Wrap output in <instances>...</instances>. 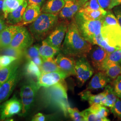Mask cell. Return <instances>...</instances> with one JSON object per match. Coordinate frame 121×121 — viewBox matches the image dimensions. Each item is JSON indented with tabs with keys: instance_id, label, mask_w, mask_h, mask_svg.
<instances>
[{
	"instance_id": "37",
	"label": "cell",
	"mask_w": 121,
	"mask_h": 121,
	"mask_svg": "<svg viewBox=\"0 0 121 121\" xmlns=\"http://www.w3.org/2000/svg\"><path fill=\"white\" fill-rule=\"evenodd\" d=\"M112 88L117 96L121 99V75H119L112 82Z\"/></svg>"
},
{
	"instance_id": "38",
	"label": "cell",
	"mask_w": 121,
	"mask_h": 121,
	"mask_svg": "<svg viewBox=\"0 0 121 121\" xmlns=\"http://www.w3.org/2000/svg\"><path fill=\"white\" fill-rule=\"evenodd\" d=\"M17 59L15 57L6 55L0 56V65L1 67H4L10 65Z\"/></svg>"
},
{
	"instance_id": "13",
	"label": "cell",
	"mask_w": 121,
	"mask_h": 121,
	"mask_svg": "<svg viewBox=\"0 0 121 121\" xmlns=\"http://www.w3.org/2000/svg\"><path fill=\"white\" fill-rule=\"evenodd\" d=\"M108 53L103 48L99 46L92 47L87 56L93 67L96 71H102L105 60Z\"/></svg>"
},
{
	"instance_id": "30",
	"label": "cell",
	"mask_w": 121,
	"mask_h": 121,
	"mask_svg": "<svg viewBox=\"0 0 121 121\" xmlns=\"http://www.w3.org/2000/svg\"><path fill=\"white\" fill-rule=\"evenodd\" d=\"M24 51L8 46L0 49L1 53L3 55H6L15 57L18 59L21 58L24 55Z\"/></svg>"
},
{
	"instance_id": "9",
	"label": "cell",
	"mask_w": 121,
	"mask_h": 121,
	"mask_svg": "<svg viewBox=\"0 0 121 121\" xmlns=\"http://www.w3.org/2000/svg\"><path fill=\"white\" fill-rule=\"evenodd\" d=\"M75 69V75L82 84L88 80L94 72L86 57H78L76 60Z\"/></svg>"
},
{
	"instance_id": "29",
	"label": "cell",
	"mask_w": 121,
	"mask_h": 121,
	"mask_svg": "<svg viewBox=\"0 0 121 121\" xmlns=\"http://www.w3.org/2000/svg\"><path fill=\"white\" fill-rule=\"evenodd\" d=\"M88 108L91 112L95 113L99 117L109 121L107 118L109 113V110L105 106L99 104H94Z\"/></svg>"
},
{
	"instance_id": "14",
	"label": "cell",
	"mask_w": 121,
	"mask_h": 121,
	"mask_svg": "<svg viewBox=\"0 0 121 121\" xmlns=\"http://www.w3.org/2000/svg\"><path fill=\"white\" fill-rule=\"evenodd\" d=\"M19 78L17 70L5 82L0 86V104L8 99Z\"/></svg>"
},
{
	"instance_id": "42",
	"label": "cell",
	"mask_w": 121,
	"mask_h": 121,
	"mask_svg": "<svg viewBox=\"0 0 121 121\" xmlns=\"http://www.w3.org/2000/svg\"><path fill=\"white\" fill-rule=\"evenodd\" d=\"M112 0H98L100 7L104 9H108Z\"/></svg>"
},
{
	"instance_id": "3",
	"label": "cell",
	"mask_w": 121,
	"mask_h": 121,
	"mask_svg": "<svg viewBox=\"0 0 121 121\" xmlns=\"http://www.w3.org/2000/svg\"><path fill=\"white\" fill-rule=\"evenodd\" d=\"M57 14L49 13H40L29 26L30 33L36 40L46 38L58 24Z\"/></svg>"
},
{
	"instance_id": "5",
	"label": "cell",
	"mask_w": 121,
	"mask_h": 121,
	"mask_svg": "<svg viewBox=\"0 0 121 121\" xmlns=\"http://www.w3.org/2000/svg\"><path fill=\"white\" fill-rule=\"evenodd\" d=\"M39 90L37 82L32 79L27 81L22 86L20 91L22 104L21 116H25L28 114L35 102L36 95Z\"/></svg>"
},
{
	"instance_id": "23",
	"label": "cell",
	"mask_w": 121,
	"mask_h": 121,
	"mask_svg": "<svg viewBox=\"0 0 121 121\" xmlns=\"http://www.w3.org/2000/svg\"><path fill=\"white\" fill-rule=\"evenodd\" d=\"M39 55L43 60L53 57L60 52L59 50L50 45L44 40L42 42L41 45L39 46Z\"/></svg>"
},
{
	"instance_id": "17",
	"label": "cell",
	"mask_w": 121,
	"mask_h": 121,
	"mask_svg": "<svg viewBox=\"0 0 121 121\" xmlns=\"http://www.w3.org/2000/svg\"><path fill=\"white\" fill-rule=\"evenodd\" d=\"M110 79L103 71H97L89 83L86 89L90 91L105 87Z\"/></svg>"
},
{
	"instance_id": "50",
	"label": "cell",
	"mask_w": 121,
	"mask_h": 121,
	"mask_svg": "<svg viewBox=\"0 0 121 121\" xmlns=\"http://www.w3.org/2000/svg\"><path fill=\"white\" fill-rule=\"evenodd\" d=\"M1 65H0V68H1Z\"/></svg>"
},
{
	"instance_id": "1",
	"label": "cell",
	"mask_w": 121,
	"mask_h": 121,
	"mask_svg": "<svg viewBox=\"0 0 121 121\" xmlns=\"http://www.w3.org/2000/svg\"><path fill=\"white\" fill-rule=\"evenodd\" d=\"M92 45L86 41L78 29L74 20L69 23L60 51L65 55L73 57H86Z\"/></svg>"
},
{
	"instance_id": "41",
	"label": "cell",
	"mask_w": 121,
	"mask_h": 121,
	"mask_svg": "<svg viewBox=\"0 0 121 121\" xmlns=\"http://www.w3.org/2000/svg\"><path fill=\"white\" fill-rule=\"evenodd\" d=\"M113 10L118 24L121 27V4L114 7Z\"/></svg>"
},
{
	"instance_id": "27",
	"label": "cell",
	"mask_w": 121,
	"mask_h": 121,
	"mask_svg": "<svg viewBox=\"0 0 121 121\" xmlns=\"http://www.w3.org/2000/svg\"><path fill=\"white\" fill-rule=\"evenodd\" d=\"M25 73L26 75L36 78L37 80L41 75V72L39 66L32 60H28L25 66Z\"/></svg>"
},
{
	"instance_id": "21",
	"label": "cell",
	"mask_w": 121,
	"mask_h": 121,
	"mask_svg": "<svg viewBox=\"0 0 121 121\" xmlns=\"http://www.w3.org/2000/svg\"><path fill=\"white\" fill-rule=\"evenodd\" d=\"M86 19L91 20H96L102 19L107 11L104 9L94 10L85 6H83L79 11Z\"/></svg>"
},
{
	"instance_id": "6",
	"label": "cell",
	"mask_w": 121,
	"mask_h": 121,
	"mask_svg": "<svg viewBox=\"0 0 121 121\" xmlns=\"http://www.w3.org/2000/svg\"><path fill=\"white\" fill-rule=\"evenodd\" d=\"M68 24L65 21L58 23L44 40L52 47L60 51L61 43L66 35Z\"/></svg>"
},
{
	"instance_id": "4",
	"label": "cell",
	"mask_w": 121,
	"mask_h": 121,
	"mask_svg": "<svg viewBox=\"0 0 121 121\" xmlns=\"http://www.w3.org/2000/svg\"><path fill=\"white\" fill-rule=\"evenodd\" d=\"M73 19L82 36L92 45L95 37L101 33L102 18L96 20H88L78 12Z\"/></svg>"
},
{
	"instance_id": "44",
	"label": "cell",
	"mask_w": 121,
	"mask_h": 121,
	"mask_svg": "<svg viewBox=\"0 0 121 121\" xmlns=\"http://www.w3.org/2000/svg\"><path fill=\"white\" fill-rule=\"evenodd\" d=\"M45 120V116L41 113H38L32 118V121H44Z\"/></svg>"
},
{
	"instance_id": "2",
	"label": "cell",
	"mask_w": 121,
	"mask_h": 121,
	"mask_svg": "<svg viewBox=\"0 0 121 121\" xmlns=\"http://www.w3.org/2000/svg\"><path fill=\"white\" fill-rule=\"evenodd\" d=\"M41 98L46 105L60 109L65 116L68 114L69 105L67 94V86L64 80L54 85L43 87Z\"/></svg>"
},
{
	"instance_id": "34",
	"label": "cell",
	"mask_w": 121,
	"mask_h": 121,
	"mask_svg": "<svg viewBox=\"0 0 121 121\" xmlns=\"http://www.w3.org/2000/svg\"><path fill=\"white\" fill-rule=\"evenodd\" d=\"M102 26L119 24L115 15L111 11L107 12L104 17L102 18Z\"/></svg>"
},
{
	"instance_id": "39",
	"label": "cell",
	"mask_w": 121,
	"mask_h": 121,
	"mask_svg": "<svg viewBox=\"0 0 121 121\" xmlns=\"http://www.w3.org/2000/svg\"><path fill=\"white\" fill-rule=\"evenodd\" d=\"M110 108L111 112L115 116L121 118V99L118 97L114 105Z\"/></svg>"
},
{
	"instance_id": "32",
	"label": "cell",
	"mask_w": 121,
	"mask_h": 121,
	"mask_svg": "<svg viewBox=\"0 0 121 121\" xmlns=\"http://www.w3.org/2000/svg\"><path fill=\"white\" fill-rule=\"evenodd\" d=\"M82 115L86 121H108V120L99 117L96 113L91 112L89 108L82 112Z\"/></svg>"
},
{
	"instance_id": "33",
	"label": "cell",
	"mask_w": 121,
	"mask_h": 121,
	"mask_svg": "<svg viewBox=\"0 0 121 121\" xmlns=\"http://www.w3.org/2000/svg\"><path fill=\"white\" fill-rule=\"evenodd\" d=\"M39 49L38 45L30 46L24 51V55L28 60H31L35 57L40 56Z\"/></svg>"
},
{
	"instance_id": "15",
	"label": "cell",
	"mask_w": 121,
	"mask_h": 121,
	"mask_svg": "<svg viewBox=\"0 0 121 121\" xmlns=\"http://www.w3.org/2000/svg\"><path fill=\"white\" fill-rule=\"evenodd\" d=\"M56 64L60 70L67 73L69 76L75 75L76 60L74 57L59 53L55 59Z\"/></svg>"
},
{
	"instance_id": "47",
	"label": "cell",
	"mask_w": 121,
	"mask_h": 121,
	"mask_svg": "<svg viewBox=\"0 0 121 121\" xmlns=\"http://www.w3.org/2000/svg\"><path fill=\"white\" fill-rule=\"evenodd\" d=\"M121 4V0H112L108 9H112L114 7Z\"/></svg>"
},
{
	"instance_id": "12",
	"label": "cell",
	"mask_w": 121,
	"mask_h": 121,
	"mask_svg": "<svg viewBox=\"0 0 121 121\" xmlns=\"http://www.w3.org/2000/svg\"><path fill=\"white\" fill-rule=\"evenodd\" d=\"M87 0H65V5L59 13V17L65 20H69L73 18Z\"/></svg>"
},
{
	"instance_id": "10",
	"label": "cell",
	"mask_w": 121,
	"mask_h": 121,
	"mask_svg": "<svg viewBox=\"0 0 121 121\" xmlns=\"http://www.w3.org/2000/svg\"><path fill=\"white\" fill-rule=\"evenodd\" d=\"M21 101L15 96L4 102L0 105V118L5 120L22 112Z\"/></svg>"
},
{
	"instance_id": "26",
	"label": "cell",
	"mask_w": 121,
	"mask_h": 121,
	"mask_svg": "<svg viewBox=\"0 0 121 121\" xmlns=\"http://www.w3.org/2000/svg\"><path fill=\"white\" fill-rule=\"evenodd\" d=\"M39 67L41 73L61 70L56 64L55 59H54L53 57L49 58L46 60H43L42 64Z\"/></svg>"
},
{
	"instance_id": "51",
	"label": "cell",
	"mask_w": 121,
	"mask_h": 121,
	"mask_svg": "<svg viewBox=\"0 0 121 121\" xmlns=\"http://www.w3.org/2000/svg\"><path fill=\"white\" fill-rule=\"evenodd\" d=\"M1 49V47H0V49Z\"/></svg>"
},
{
	"instance_id": "46",
	"label": "cell",
	"mask_w": 121,
	"mask_h": 121,
	"mask_svg": "<svg viewBox=\"0 0 121 121\" xmlns=\"http://www.w3.org/2000/svg\"><path fill=\"white\" fill-rule=\"evenodd\" d=\"M31 60H32L35 63V64H36V65H38L39 67L42 64V63L43 62V60L42 59V58L40 56H36L35 58H33L32 59H31Z\"/></svg>"
},
{
	"instance_id": "31",
	"label": "cell",
	"mask_w": 121,
	"mask_h": 121,
	"mask_svg": "<svg viewBox=\"0 0 121 121\" xmlns=\"http://www.w3.org/2000/svg\"><path fill=\"white\" fill-rule=\"evenodd\" d=\"M114 62L121 65V49L116 50L115 51L108 53V56L104 64Z\"/></svg>"
},
{
	"instance_id": "28",
	"label": "cell",
	"mask_w": 121,
	"mask_h": 121,
	"mask_svg": "<svg viewBox=\"0 0 121 121\" xmlns=\"http://www.w3.org/2000/svg\"><path fill=\"white\" fill-rule=\"evenodd\" d=\"M105 101L104 106L111 108L116 101L117 96L113 90L112 86L107 85L105 89Z\"/></svg>"
},
{
	"instance_id": "48",
	"label": "cell",
	"mask_w": 121,
	"mask_h": 121,
	"mask_svg": "<svg viewBox=\"0 0 121 121\" xmlns=\"http://www.w3.org/2000/svg\"><path fill=\"white\" fill-rule=\"evenodd\" d=\"M7 26H6L4 20L0 17V32L5 29Z\"/></svg>"
},
{
	"instance_id": "25",
	"label": "cell",
	"mask_w": 121,
	"mask_h": 121,
	"mask_svg": "<svg viewBox=\"0 0 121 121\" xmlns=\"http://www.w3.org/2000/svg\"><path fill=\"white\" fill-rule=\"evenodd\" d=\"M25 0H4L3 12L6 18L8 14L15 10L23 3Z\"/></svg>"
},
{
	"instance_id": "35",
	"label": "cell",
	"mask_w": 121,
	"mask_h": 121,
	"mask_svg": "<svg viewBox=\"0 0 121 121\" xmlns=\"http://www.w3.org/2000/svg\"><path fill=\"white\" fill-rule=\"evenodd\" d=\"M105 95V91L97 95H93L91 94L88 99L89 104L90 105L94 104H99L104 106Z\"/></svg>"
},
{
	"instance_id": "43",
	"label": "cell",
	"mask_w": 121,
	"mask_h": 121,
	"mask_svg": "<svg viewBox=\"0 0 121 121\" xmlns=\"http://www.w3.org/2000/svg\"><path fill=\"white\" fill-rule=\"evenodd\" d=\"M91 94V91L86 89L80 92L79 94V95L80 96L81 99L82 100H88V99Z\"/></svg>"
},
{
	"instance_id": "19",
	"label": "cell",
	"mask_w": 121,
	"mask_h": 121,
	"mask_svg": "<svg viewBox=\"0 0 121 121\" xmlns=\"http://www.w3.org/2000/svg\"><path fill=\"white\" fill-rule=\"evenodd\" d=\"M28 4L27 0H25L17 9L9 13L6 18L7 23L11 25H17L22 22L23 13Z\"/></svg>"
},
{
	"instance_id": "11",
	"label": "cell",
	"mask_w": 121,
	"mask_h": 121,
	"mask_svg": "<svg viewBox=\"0 0 121 121\" xmlns=\"http://www.w3.org/2000/svg\"><path fill=\"white\" fill-rule=\"evenodd\" d=\"M68 76L67 73L62 70L41 73L37 79V84L39 89L41 87H47L60 82Z\"/></svg>"
},
{
	"instance_id": "49",
	"label": "cell",
	"mask_w": 121,
	"mask_h": 121,
	"mask_svg": "<svg viewBox=\"0 0 121 121\" xmlns=\"http://www.w3.org/2000/svg\"><path fill=\"white\" fill-rule=\"evenodd\" d=\"M4 0H0V12L3 11V6Z\"/></svg>"
},
{
	"instance_id": "45",
	"label": "cell",
	"mask_w": 121,
	"mask_h": 121,
	"mask_svg": "<svg viewBox=\"0 0 121 121\" xmlns=\"http://www.w3.org/2000/svg\"><path fill=\"white\" fill-rule=\"evenodd\" d=\"M28 4H35L41 6L45 0H26Z\"/></svg>"
},
{
	"instance_id": "16",
	"label": "cell",
	"mask_w": 121,
	"mask_h": 121,
	"mask_svg": "<svg viewBox=\"0 0 121 121\" xmlns=\"http://www.w3.org/2000/svg\"><path fill=\"white\" fill-rule=\"evenodd\" d=\"M21 26L12 25L7 26L0 32V46L1 48L9 46L14 35L19 29Z\"/></svg>"
},
{
	"instance_id": "7",
	"label": "cell",
	"mask_w": 121,
	"mask_h": 121,
	"mask_svg": "<svg viewBox=\"0 0 121 121\" xmlns=\"http://www.w3.org/2000/svg\"><path fill=\"white\" fill-rule=\"evenodd\" d=\"M101 34L108 45L121 49V27L119 24L102 26Z\"/></svg>"
},
{
	"instance_id": "18",
	"label": "cell",
	"mask_w": 121,
	"mask_h": 121,
	"mask_svg": "<svg viewBox=\"0 0 121 121\" xmlns=\"http://www.w3.org/2000/svg\"><path fill=\"white\" fill-rule=\"evenodd\" d=\"M40 7L36 4H28L23 13L22 24L20 26L30 24L34 22L41 13Z\"/></svg>"
},
{
	"instance_id": "40",
	"label": "cell",
	"mask_w": 121,
	"mask_h": 121,
	"mask_svg": "<svg viewBox=\"0 0 121 121\" xmlns=\"http://www.w3.org/2000/svg\"><path fill=\"white\" fill-rule=\"evenodd\" d=\"M84 6H85L94 10H98L101 8L99 6L98 0H89V1L87 0Z\"/></svg>"
},
{
	"instance_id": "8",
	"label": "cell",
	"mask_w": 121,
	"mask_h": 121,
	"mask_svg": "<svg viewBox=\"0 0 121 121\" xmlns=\"http://www.w3.org/2000/svg\"><path fill=\"white\" fill-rule=\"evenodd\" d=\"M34 38L26 27L21 26L14 35L10 44V47L22 50H25L31 46Z\"/></svg>"
},
{
	"instance_id": "36",
	"label": "cell",
	"mask_w": 121,
	"mask_h": 121,
	"mask_svg": "<svg viewBox=\"0 0 121 121\" xmlns=\"http://www.w3.org/2000/svg\"><path fill=\"white\" fill-rule=\"evenodd\" d=\"M68 111L69 116L73 121H84L82 112H79L77 108H71L69 107Z\"/></svg>"
},
{
	"instance_id": "24",
	"label": "cell",
	"mask_w": 121,
	"mask_h": 121,
	"mask_svg": "<svg viewBox=\"0 0 121 121\" xmlns=\"http://www.w3.org/2000/svg\"><path fill=\"white\" fill-rule=\"evenodd\" d=\"M18 68L17 61L0 68V86L10 78Z\"/></svg>"
},
{
	"instance_id": "20",
	"label": "cell",
	"mask_w": 121,
	"mask_h": 121,
	"mask_svg": "<svg viewBox=\"0 0 121 121\" xmlns=\"http://www.w3.org/2000/svg\"><path fill=\"white\" fill-rule=\"evenodd\" d=\"M65 4V0H47L41 11L43 13L57 14L64 7Z\"/></svg>"
},
{
	"instance_id": "22",
	"label": "cell",
	"mask_w": 121,
	"mask_h": 121,
	"mask_svg": "<svg viewBox=\"0 0 121 121\" xmlns=\"http://www.w3.org/2000/svg\"><path fill=\"white\" fill-rule=\"evenodd\" d=\"M102 71L110 79H115L121 74V65L114 62L104 64Z\"/></svg>"
}]
</instances>
